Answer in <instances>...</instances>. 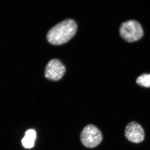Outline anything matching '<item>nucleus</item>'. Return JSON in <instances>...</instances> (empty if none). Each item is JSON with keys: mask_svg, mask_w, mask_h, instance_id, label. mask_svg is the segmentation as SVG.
<instances>
[{"mask_svg": "<svg viewBox=\"0 0 150 150\" xmlns=\"http://www.w3.org/2000/svg\"><path fill=\"white\" fill-rule=\"evenodd\" d=\"M65 72L66 68L62 62L58 59H52L46 65L45 77L51 81H59L63 77Z\"/></svg>", "mask_w": 150, "mask_h": 150, "instance_id": "nucleus-4", "label": "nucleus"}, {"mask_svg": "<svg viewBox=\"0 0 150 150\" xmlns=\"http://www.w3.org/2000/svg\"><path fill=\"white\" fill-rule=\"evenodd\" d=\"M77 25L72 19L65 20L54 26L48 31L47 39L54 45H61L71 40L76 34Z\"/></svg>", "mask_w": 150, "mask_h": 150, "instance_id": "nucleus-1", "label": "nucleus"}, {"mask_svg": "<svg viewBox=\"0 0 150 150\" xmlns=\"http://www.w3.org/2000/svg\"><path fill=\"white\" fill-rule=\"evenodd\" d=\"M36 138V133L33 129H29L26 131L25 136L22 140L23 146L26 149H31L34 146Z\"/></svg>", "mask_w": 150, "mask_h": 150, "instance_id": "nucleus-6", "label": "nucleus"}, {"mask_svg": "<svg viewBox=\"0 0 150 150\" xmlns=\"http://www.w3.org/2000/svg\"><path fill=\"white\" fill-rule=\"evenodd\" d=\"M125 136L128 141L131 143L139 144L144 139V131L139 123L132 121L126 126Z\"/></svg>", "mask_w": 150, "mask_h": 150, "instance_id": "nucleus-5", "label": "nucleus"}, {"mask_svg": "<svg viewBox=\"0 0 150 150\" xmlns=\"http://www.w3.org/2000/svg\"><path fill=\"white\" fill-rule=\"evenodd\" d=\"M137 84L144 87H150V74H144L137 78Z\"/></svg>", "mask_w": 150, "mask_h": 150, "instance_id": "nucleus-7", "label": "nucleus"}, {"mask_svg": "<svg viewBox=\"0 0 150 150\" xmlns=\"http://www.w3.org/2000/svg\"><path fill=\"white\" fill-rule=\"evenodd\" d=\"M120 33L123 39L128 42H133L139 40L144 35L141 24L135 20L125 22L121 24Z\"/></svg>", "mask_w": 150, "mask_h": 150, "instance_id": "nucleus-2", "label": "nucleus"}, {"mask_svg": "<svg viewBox=\"0 0 150 150\" xmlns=\"http://www.w3.org/2000/svg\"><path fill=\"white\" fill-rule=\"evenodd\" d=\"M103 137L99 129L92 124L84 127L81 134V142L86 147H96L102 142Z\"/></svg>", "mask_w": 150, "mask_h": 150, "instance_id": "nucleus-3", "label": "nucleus"}]
</instances>
